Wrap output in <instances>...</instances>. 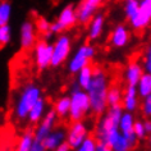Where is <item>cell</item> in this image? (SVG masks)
I'll use <instances>...</instances> for the list:
<instances>
[{
  "label": "cell",
  "mask_w": 151,
  "mask_h": 151,
  "mask_svg": "<svg viewBox=\"0 0 151 151\" xmlns=\"http://www.w3.org/2000/svg\"><path fill=\"white\" fill-rule=\"evenodd\" d=\"M129 41V31L124 24H118L109 35V42L113 47H124Z\"/></svg>",
  "instance_id": "obj_15"
},
{
  "label": "cell",
  "mask_w": 151,
  "mask_h": 151,
  "mask_svg": "<svg viewBox=\"0 0 151 151\" xmlns=\"http://www.w3.org/2000/svg\"><path fill=\"white\" fill-rule=\"evenodd\" d=\"M10 16H12V4L9 0L0 1V26L9 24Z\"/></svg>",
  "instance_id": "obj_26"
},
{
  "label": "cell",
  "mask_w": 151,
  "mask_h": 151,
  "mask_svg": "<svg viewBox=\"0 0 151 151\" xmlns=\"http://www.w3.org/2000/svg\"><path fill=\"white\" fill-rule=\"evenodd\" d=\"M33 139H35L33 131H26L21 136L19 141L17 143L16 151H29V147H31Z\"/></svg>",
  "instance_id": "obj_25"
},
{
  "label": "cell",
  "mask_w": 151,
  "mask_h": 151,
  "mask_svg": "<svg viewBox=\"0 0 151 151\" xmlns=\"http://www.w3.org/2000/svg\"><path fill=\"white\" fill-rule=\"evenodd\" d=\"M35 26L37 32L44 35L45 40H50L52 37V33L50 32V27H51V22L47 21L45 17H37L35 21Z\"/></svg>",
  "instance_id": "obj_23"
},
{
  "label": "cell",
  "mask_w": 151,
  "mask_h": 151,
  "mask_svg": "<svg viewBox=\"0 0 151 151\" xmlns=\"http://www.w3.org/2000/svg\"><path fill=\"white\" fill-rule=\"evenodd\" d=\"M133 131H134L136 136L138 137V139L145 138V136H146V129H145V124H143V122H139V120L134 122Z\"/></svg>",
  "instance_id": "obj_31"
},
{
  "label": "cell",
  "mask_w": 151,
  "mask_h": 151,
  "mask_svg": "<svg viewBox=\"0 0 151 151\" xmlns=\"http://www.w3.org/2000/svg\"><path fill=\"white\" fill-rule=\"evenodd\" d=\"M70 111H69V122H78L83 120L88 113L91 111V103L87 95V91L83 90L77 82L70 85Z\"/></svg>",
  "instance_id": "obj_3"
},
{
  "label": "cell",
  "mask_w": 151,
  "mask_h": 151,
  "mask_svg": "<svg viewBox=\"0 0 151 151\" xmlns=\"http://www.w3.org/2000/svg\"><path fill=\"white\" fill-rule=\"evenodd\" d=\"M133 127H134V118H133V115H132V113H129V111L124 113L123 111L122 118H120V122H119V129H120V132H122L124 136L134 133Z\"/></svg>",
  "instance_id": "obj_21"
},
{
  "label": "cell",
  "mask_w": 151,
  "mask_h": 151,
  "mask_svg": "<svg viewBox=\"0 0 151 151\" xmlns=\"http://www.w3.org/2000/svg\"><path fill=\"white\" fill-rule=\"evenodd\" d=\"M70 150H72V149L69 147V145H68L67 142H64L63 145H60V146H59V147H58V149H56L55 151H70Z\"/></svg>",
  "instance_id": "obj_35"
},
{
  "label": "cell",
  "mask_w": 151,
  "mask_h": 151,
  "mask_svg": "<svg viewBox=\"0 0 151 151\" xmlns=\"http://www.w3.org/2000/svg\"><path fill=\"white\" fill-rule=\"evenodd\" d=\"M104 24H105V16L103 13H96L87 24L88 41H96L97 39H100V36L103 35L104 31Z\"/></svg>",
  "instance_id": "obj_13"
},
{
  "label": "cell",
  "mask_w": 151,
  "mask_h": 151,
  "mask_svg": "<svg viewBox=\"0 0 151 151\" xmlns=\"http://www.w3.org/2000/svg\"><path fill=\"white\" fill-rule=\"evenodd\" d=\"M72 51V39L68 33H60L52 44V59L51 67L58 68L67 62Z\"/></svg>",
  "instance_id": "obj_7"
},
{
  "label": "cell",
  "mask_w": 151,
  "mask_h": 151,
  "mask_svg": "<svg viewBox=\"0 0 151 151\" xmlns=\"http://www.w3.org/2000/svg\"><path fill=\"white\" fill-rule=\"evenodd\" d=\"M46 111H47L46 110V99L42 96L36 101V104L33 105L31 108V110H29L28 116H27L28 123L32 124V126H36V124L44 118V115L46 114Z\"/></svg>",
  "instance_id": "obj_18"
},
{
  "label": "cell",
  "mask_w": 151,
  "mask_h": 151,
  "mask_svg": "<svg viewBox=\"0 0 151 151\" xmlns=\"http://www.w3.org/2000/svg\"><path fill=\"white\" fill-rule=\"evenodd\" d=\"M92 76H93V65L88 64V65L83 67L77 74H76V82H77L83 90H86L92 80Z\"/></svg>",
  "instance_id": "obj_20"
},
{
  "label": "cell",
  "mask_w": 151,
  "mask_h": 151,
  "mask_svg": "<svg viewBox=\"0 0 151 151\" xmlns=\"http://www.w3.org/2000/svg\"><path fill=\"white\" fill-rule=\"evenodd\" d=\"M122 101H123V91L119 87V85H110L108 91V105L109 106L122 105Z\"/></svg>",
  "instance_id": "obj_22"
},
{
  "label": "cell",
  "mask_w": 151,
  "mask_h": 151,
  "mask_svg": "<svg viewBox=\"0 0 151 151\" xmlns=\"http://www.w3.org/2000/svg\"><path fill=\"white\" fill-rule=\"evenodd\" d=\"M37 42V29L35 22L31 19H26L21 24V49L22 50H31L35 47Z\"/></svg>",
  "instance_id": "obj_12"
},
{
  "label": "cell",
  "mask_w": 151,
  "mask_h": 151,
  "mask_svg": "<svg viewBox=\"0 0 151 151\" xmlns=\"http://www.w3.org/2000/svg\"><path fill=\"white\" fill-rule=\"evenodd\" d=\"M110 87V82L109 77L104 68L99 65H93V76L92 80L90 82L88 87L86 88L87 95L90 97V103H91V113L99 118L103 115L106 109L109 108L108 105V91Z\"/></svg>",
  "instance_id": "obj_1"
},
{
  "label": "cell",
  "mask_w": 151,
  "mask_h": 151,
  "mask_svg": "<svg viewBox=\"0 0 151 151\" xmlns=\"http://www.w3.org/2000/svg\"><path fill=\"white\" fill-rule=\"evenodd\" d=\"M58 119H59V116L56 115L54 109L47 110L46 114L44 115V118L36 124V128H35V131H33L35 139H37V141H44V139L46 138V136L50 134L51 132L55 129Z\"/></svg>",
  "instance_id": "obj_10"
},
{
  "label": "cell",
  "mask_w": 151,
  "mask_h": 151,
  "mask_svg": "<svg viewBox=\"0 0 151 151\" xmlns=\"http://www.w3.org/2000/svg\"><path fill=\"white\" fill-rule=\"evenodd\" d=\"M96 146H97V138L93 134H88V137L74 151H96Z\"/></svg>",
  "instance_id": "obj_28"
},
{
  "label": "cell",
  "mask_w": 151,
  "mask_h": 151,
  "mask_svg": "<svg viewBox=\"0 0 151 151\" xmlns=\"http://www.w3.org/2000/svg\"><path fill=\"white\" fill-rule=\"evenodd\" d=\"M65 141H67V129H64V128H55L50 134L46 136V138L42 141V143L46 151H55Z\"/></svg>",
  "instance_id": "obj_14"
},
{
  "label": "cell",
  "mask_w": 151,
  "mask_h": 151,
  "mask_svg": "<svg viewBox=\"0 0 151 151\" xmlns=\"http://www.w3.org/2000/svg\"><path fill=\"white\" fill-rule=\"evenodd\" d=\"M143 124H145L146 133H151V120H146V122H143Z\"/></svg>",
  "instance_id": "obj_36"
},
{
  "label": "cell",
  "mask_w": 151,
  "mask_h": 151,
  "mask_svg": "<svg viewBox=\"0 0 151 151\" xmlns=\"http://www.w3.org/2000/svg\"><path fill=\"white\" fill-rule=\"evenodd\" d=\"M78 22L77 18V9H76L74 4H68L60 10L56 19L51 22L50 32L52 35H60L65 29L72 28L73 26Z\"/></svg>",
  "instance_id": "obj_6"
},
{
  "label": "cell",
  "mask_w": 151,
  "mask_h": 151,
  "mask_svg": "<svg viewBox=\"0 0 151 151\" xmlns=\"http://www.w3.org/2000/svg\"><path fill=\"white\" fill-rule=\"evenodd\" d=\"M104 0H81V3L76 6L77 9V18L78 23L88 24V22L92 19V17L96 14V10L103 4Z\"/></svg>",
  "instance_id": "obj_11"
},
{
  "label": "cell",
  "mask_w": 151,
  "mask_h": 151,
  "mask_svg": "<svg viewBox=\"0 0 151 151\" xmlns=\"http://www.w3.org/2000/svg\"><path fill=\"white\" fill-rule=\"evenodd\" d=\"M52 109L55 110L56 115L59 116V119L68 118V116H69V111H70V96L69 95L59 96L58 99L55 100Z\"/></svg>",
  "instance_id": "obj_19"
},
{
  "label": "cell",
  "mask_w": 151,
  "mask_h": 151,
  "mask_svg": "<svg viewBox=\"0 0 151 151\" xmlns=\"http://www.w3.org/2000/svg\"><path fill=\"white\" fill-rule=\"evenodd\" d=\"M10 39H12V27L9 24L0 26V46L9 44Z\"/></svg>",
  "instance_id": "obj_30"
},
{
  "label": "cell",
  "mask_w": 151,
  "mask_h": 151,
  "mask_svg": "<svg viewBox=\"0 0 151 151\" xmlns=\"http://www.w3.org/2000/svg\"><path fill=\"white\" fill-rule=\"evenodd\" d=\"M29 151H46L45 149L42 141H37V139H33L31 147H29Z\"/></svg>",
  "instance_id": "obj_33"
},
{
  "label": "cell",
  "mask_w": 151,
  "mask_h": 151,
  "mask_svg": "<svg viewBox=\"0 0 151 151\" xmlns=\"http://www.w3.org/2000/svg\"><path fill=\"white\" fill-rule=\"evenodd\" d=\"M147 147H149V151H151V133L149 136V138H147Z\"/></svg>",
  "instance_id": "obj_38"
},
{
  "label": "cell",
  "mask_w": 151,
  "mask_h": 151,
  "mask_svg": "<svg viewBox=\"0 0 151 151\" xmlns=\"http://www.w3.org/2000/svg\"><path fill=\"white\" fill-rule=\"evenodd\" d=\"M0 1H1V0H0Z\"/></svg>",
  "instance_id": "obj_39"
},
{
  "label": "cell",
  "mask_w": 151,
  "mask_h": 151,
  "mask_svg": "<svg viewBox=\"0 0 151 151\" xmlns=\"http://www.w3.org/2000/svg\"><path fill=\"white\" fill-rule=\"evenodd\" d=\"M123 111L124 109L122 105L109 106L106 111L97 118L95 131H93V136L97 138V141L105 142L111 147V145L122 133L119 129V122Z\"/></svg>",
  "instance_id": "obj_2"
},
{
  "label": "cell",
  "mask_w": 151,
  "mask_h": 151,
  "mask_svg": "<svg viewBox=\"0 0 151 151\" xmlns=\"http://www.w3.org/2000/svg\"><path fill=\"white\" fill-rule=\"evenodd\" d=\"M124 13L128 21H132L139 10V0H124Z\"/></svg>",
  "instance_id": "obj_27"
},
{
  "label": "cell",
  "mask_w": 151,
  "mask_h": 151,
  "mask_svg": "<svg viewBox=\"0 0 151 151\" xmlns=\"http://www.w3.org/2000/svg\"><path fill=\"white\" fill-rule=\"evenodd\" d=\"M88 128L83 120L70 122L69 127L67 128V143L72 150H76L86 138L88 137Z\"/></svg>",
  "instance_id": "obj_9"
},
{
  "label": "cell",
  "mask_w": 151,
  "mask_h": 151,
  "mask_svg": "<svg viewBox=\"0 0 151 151\" xmlns=\"http://www.w3.org/2000/svg\"><path fill=\"white\" fill-rule=\"evenodd\" d=\"M145 62H149V63H151V47H149V49H147V51H146Z\"/></svg>",
  "instance_id": "obj_37"
},
{
  "label": "cell",
  "mask_w": 151,
  "mask_h": 151,
  "mask_svg": "<svg viewBox=\"0 0 151 151\" xmlns=\"http://www.w3.org/2000/svg\"><path fill=\"white\" fill-rule=\"evenodd\" d=\"M33 59H35L36 68L39 70H45L51 67L52 59V44L47 40H39L33 47Z\"/></svg>",
  "instance_id": "obj_8"
},
{
  "label": "cell",
  "mask_w": 151,
  "mask_h": 151,
  "mask_svg": "<svg viewBox=\"0 0 151 151\" xmlns=\"http://www.w3.org/2000/svg\"><path fill=\"white\" fill-rule=\"evenodd\" d=\"M96 151H113V149L110 146L108 145V143L105 142H100L97 141V146H96Z\"/></svg>",
  "instance_id": "obj_34"
},
{
  "label": "cell",
  "mask_w": 151,
  "mask_h": 151,
  "mask_svg": "<svg viewBox=\"0 0 151 151\" xmlns=\"http://www.w3.org/2000/svg\"><path fill=\"white\" fill-rule=\"evenodd\" d=\"M141 110H142V114L145 116H151V95L146 96L145 100H143V103L141 105Z\"/></svg>",
  "instance_id": "obj_32"
},
{
  "label": "cell",
  "mask_w": 151,
  "mask_h": 151,
  "mask_svg": "<svg viewBox=\"0 0 151 151\" xmlns=\"http://www.w3.org/2000/svg\"><path fill=\"white\" fill-rule=\"evenodd\" d=\"M122 106L126 111L133 113L138 106V90L137 86H128L123 91Z\"/></svg>",
  "instance_id": "obj_16"
},
{
  "label": "cell",
  "mask_w": 151,
  "mask_h": 151,
  "mask_svg": "<svg viewBox=\"0 0 151 151\" xmlns=\"http://www.w3.org/2000/svg\"><path fill=\"white\" fill-rule=\"evenodd\" d=\"M138 95L141 97H146L151 95V74L150 73H143L138 85Z\"/></svg>",
  "instance_id": "obj_24"
},
{
  "label": "cell",
  "mask_w": 151,
  "mask_h": 151,
  "mask_svg": "<svg viewBox=\"0 0 151 151\" xmlns=\"http://www.w3.org/2000/svg\"><path fill=\"white\" fill-rule=\"evenodd\" d=\"M139 1H141V0H139Z\"/></svg>",
  "instance_id": "obj_40"
},
{
  "label": "cell",
  "mask_w": 151,
  "mask_h": 151,
  "mask_svg": "<svg viewBox=\"0 0 151 151\" xmlns=\"http://www.w3.org/2000/svg\"><path fill=\"white\" fill-rule=\"evenodd\" d=\"M143 72H142V67L139 65V63L137 60H131L128 63V65L124 70V78L128 86H137L139 80H141Z\"/></svg>",
  "instance_id": "obj_17"
},
{
  "label": "cell",
  "mask_w": 151,
  "mask_h": 151,
  "mask_svg": "<svg viewBox=\"0 0 151 151\" xmlns=\"http://www.w3.org/2000/svg\"><path fill=\"white\" fill-rule=\"evenodd\" d=\"M40 97H42V90L36 83H27L21 90V93L14 105V116L18 122L27 120L29 110Z\"/></svg>",
  "instance_id": "obj_4"
},
{
  "label": "cell",
  "mask_w": 151,
  "mask_h": 151,
  "mask_svg": "<svg viewBox=\"0 0 151 151\" xmlns=\"http://www.w3.org/2000/svg\"><path fill=\"white\" fill-rule=\"evenodd\" d=\"M111 149H113V151H131L132 146H131V143L128 142V139L120 133V136L116 138V141L111 145Z\"/></svg>",
  "instance_id": "obj_29"
},
{
  "label": "cell",
  "mask_w": 151,
  "mask_h": 151,
  "mask_svg": "<svg viewBox=\"0 0 151 151\" xmlns=\"http://www.w3.org/2000/svg\"><path fill=\"white\" fill-rule=\"evenodd\" d=\"M95 46L90 42L82 44L80 47L77 49V51L73 54L70 60L68 62V70L70 74H77L82 68L88 65L90 60L93 59L95 56Z\"/></svg>",
  "instance_id": "obj_5"
}]
</instances>
